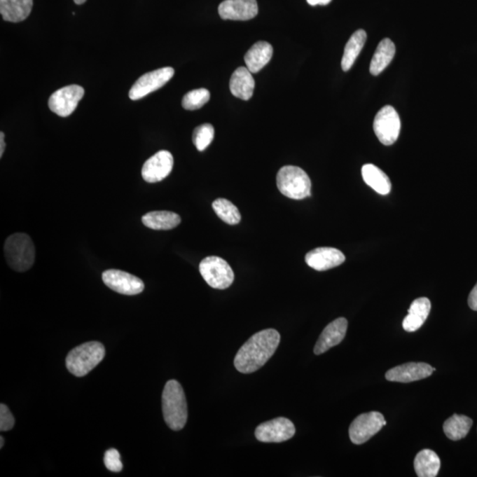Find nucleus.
Instances as JSON below:
<instances>
[{
	"mask_svg": "<svg viewBox=\"0 0 477 477\" xmlns=\"http://www.w3.org/2000/svg\"><path fill=\"white\" fill-rule=\"evenodd\" d=\"M279 343L280 334L274 329L263 330L253 335L236 354V370L243 374L258 371L272 358Z\"/></svg>",
	"mask_w": 477,
	"mask_h": 477,
	"instance_id": "1",
	"label": "nucleus"
},
{
	"mask_svg": "<svg viewBox=\"0 0 477 477\" xmlns=\"http://www.w3.org/2000/svg\"><path fill=\"white\" fill-rule=\"evenodd\" d=\"M165 422L172 431H181L188 421V404L184 388L176 380L168 381L162 394Z\"/></svg>",
	"mask_w": 477,
	"mask_h": 477,
	"instance_id": "2",
	"label": "nucleus"
},
{
	"mask_svg": "<svg viewBox=\"0 0 477 477\" xmlns=\"http://www.w3.org/2000/svg\"><path fill=\"white\" fill-rule=\"evenodd\" d=\"M4 251L6 262L16 272H26L35 262V246L26 233H16L9 236L5 242Z\"/></svg>",
	"mask_w": 477,
	"mask_h": 477,
	"instance_id": "3",
	"label": "nucleus"
},
{
	"mask_svg": "<svg viewBox=\"0 0 477 477\" xmlns=\"http://www.w3.org/2000/svg\"><path fill=\"white\" fill-rule=\"evenodd\" d=\"M104 355L106 350L103 344L97 341L84 343L67 354V370L76 377H84L103 361Z\"/></svg>",
	"mask_w": 477,
	"mask_h": 477,
	"instance_id": "4",
	"label": "nucleus"
},
{
	"mask_svg": "<svg viewBox=\"0 0 477 477\" xmlns=\"http://www.w3.org/2000/svg\"><path fill=\"white\" fill-rule=\"evenodd\" d=\"M277 188L286 198L302 200L311 195V181L302 168L286 165L277 174Z\"/></svg>",
	"mask_w": 477,
	"mask_h": 477,
	"instance_id": "5",
	"label": "nucleus"
},
{
	"mask_svg": "<svg viewBox=\"0 0 477 477\" xmlns=\"http://www.w3.org/2000/svg\"><path fill=\"white\" fill-rule=\"evenodd\" d=\"M199 270L206 283L212 289H228L235 280V273L231 266L219 256H208L202 259Z\"/></svg>",
	"mask_w": 477,
	"mask_h": 477,
	"instance_id": "6",
	"label": "nucleus"
},
{
	"mask_svg": "<svg viewBox=\"0 0 477 477\" xmlns=\"http://www.w3.org/2000/svg\"><path fill=\"white\" fill-rule=\"evenodd\" d=\"M401 123L397 111L391 106H387L375 115L373 130L381 144H394L401 133Z\"/></svg>",
	"mask_w": 477,
	"mask_h": 477,
	"instance_id": "7",
	"label": "nucleus"
},
{
	"mask_svg": "<svg viewBox=\"0 0 477 477\" xmlns=\"http://www.w3.org/2000/svg\"><path fill=\"white\" fill-rule=\"evenodd\" d=\"M387 425L384 415L380 412L365 413L358 415L352 422L350 428L351 441L355 445L364 444L384 426Z\"/></svg>",
	"mask_w": 477,
	"mask_h": 477,
	"instance_id": "8",
	"label": "nucleus"
},
{
	"mask_svg": "<svg viewBox=\"0 0 477 477\" xmlns=\"http://www.w3.org/2000/svg\"><path fill=\"white\" fill-rule=\"evenodd\" d=\"M174 76V69L170 67L144 74L132 86L130 91V99L139 100L148 96V94L165 86Z\"/></svg>",
	"mask_w": 477,
	"mask_h": 477,
	"instance_id": "9",
	"label": "nucleus"
},
{
	"mask_svg": "<svg viewBox=\"0 0 477 477\" xmlns=\"http://www.w3.org/2000/svg\"><path fill=\"white\" fill-rule=\"evenodd\" d=\"M84 96V89L79 85H69L57 90L50 96L48 106L53 113L67 117L76 109Z\"/></svg>",
	"mask_w": 477,
	"mask_h": 477,
	"instance_id": "10",
	"label": "nucleus"
},
{
	"mask_svg": "<svg viewBox=\"0 0 477 477\" xmlns=\"http://www.w3.org/2000/svg\"><path fill=\"white\" fill-rule=\"evenodd\" d=\"M296 434V427L289 419L279 417L263 422L256 429L257 441L263 443H282Z\"/></svg>",
	"mask_w": 477,
	"mask_h": 477,
	"instance_id": "11",
	"label": "nucleus"
},
{
	"mask_svg": "<svg viewBox=\"0 0 477 477\" xmlns=\"http://www.w3.org/2000/svg\"><path fill=\"white\" fill-rule=\"evenodd\" d=\"M102 279L110 289L124 296H137L144 290L143 280L123 270H107Z\"/></svg>",
	"mask_w": 477,
	"mask_h": 477,
	"instance_id": "12",
	"label": "nucleus"
},
{
	"mask_svg": "<svg viewBox=\"0 0 477 477\" xmlns=\"http://www.w3.org/2000/svg\"><path fill=\"white\" fill-rule=\"evenodd\" d=\"M174 157L167 151L157 152L145 162L141 176L148 184H155L165 180L174 168Z\"/></svg>",
	"mask_w": 477,
	"mask_h": 477,
	"instance_id": "13",
	"label": "nucleus"
},
{
	"mask_svg": "<svg viewBox=\"0 0 477 477\" xmlns=\"http://www.w3.org/2000/svg\"><path fill=\"white\" fill-rule=\"evenodd\" d=\"M219 16L231 21H249L258 13L256 0H225L219 6Z\"/></svg>",
	"mask_w": 477,
	"mask_h": 477,
	"instance_id": "14",
	"label": "nucleus"
},
{
	"mask_svg": "<svg viewBox=\"0 0 477 477\" xmlns=\"http://www.w3.org/2000/svg\"><path fill=\"white\" fill-rule=\"evenodd\" d=\"M435 371L434 368L427 364L408 363L391 368L385 374V378L391 382L410 383L431 377Z\"/></svg>",
	"mask_w": 477,
	"mask_h": 477,
	"instance_id": "15",
	"label": "nucleus"
},
{
	"mask_svg": "<svg viewBox=\"0 0 477 477\" xmlns=\"http://www.w3.org/2000/svg\"><path fill=\"white\" fill-rule=\"evenodd\" d=\"M345 260L346 257L340 250L329 247L311 250L305 256L307 265L318 272L335 268L343 265Z\"/></svg>",
	"mask_w": 477,
	"mask_h": 477,
	"instance_id": "16",
	"label": "nucleus"
},
{
	"mask_svg": "<svg viewBox=\"0 0 477 477\" xmlns=\"http://www.w3.org/2000/svg\"><path fill=\"white\" fill-rule=\"evenodd\" d=\"M347 324V320L344 317L337 318L333 322L328 324L314 346V353L317 355L322 354L331 347L339 345L346 336Z\"/></svg>",
	"mask_w": 477,
	"mask_h": 477,
	"instance_id": "17",
	"label": "nucleus"
},
{
	"mask_svg": "<svg viewBox=\"0 0 477 477\" xmlns=\"http://www.w3.org/2000/svg\"><path fill=\"white\" fill-rule=\"evenodd\" d=\"M431 310V300L426 297L418 298L412 303L408 314L404 318L402 326L406 331L413 333L424 326Z\"/></svg>",
	"mask_w": 477,
	"mask_h": 477,
	"instance_id": "18",
	"label": "nucleus"
},
{
	"mask_svg": "<svg viewBox=\"0 0 477 477\" xmlns=\"http://www.w3.org/2000/svg\"><path fill=\"white\" fill-rule=\"evenodd\" d=\"M229 86L233 96L247 101L253 96L255 80L247 67H240L232 74Z\"/></svg>",
	"mask_w": 477,
	"mask_h": 477,
	"instance_id": "19",
	"label": "nucleus"
},
{
	"mask_svg": "<svg viewBox=\"0 0 477 477\" xmlns=\"http://www.w3.org/2000/svg\"><path fill=\"white\" fill-rule=\"evenodd\" d=\"M273 48L268 42L259 41L245 54L246 67L252 74L258 73L272 60Z\"/></svg>",
	"mask_w": 477,
	"mask_h": 477,
	"instance_id": "20",
	"label": "nucleus"
},
{
	"mask_svg": "<svg viewBox=\"0 0 477 477\" xmlns=\"http://www.w3.org/2000/svg\"><path fill=\"white\" fill-rule=\"evenodd\" d=\"M33 0H0V13L6 22H21L28 18Z\"/></svg>",
	"mask_w": 477,
	"mask_h": 477,
	"instance_id": "21",
	"label": "nucleus"
},
{
	"mask_svg": "<svg viewBox=\"0 0 477 477\" xmlns=\"http://www.w3.org/2000/svg\"><path fill=\"white\" fill-rule=\"evenodd\" d=\"M361 175L368 186L378 194L387 195L391 192L392 184L390 179L381 169L374 165H364L361 168Z\"/></svg>",
	"mask_w": 477,
	"mask_h": 477,
	"instance_id": "22",
	"label": "nucleus"
},
{
	"mask_svg": "<svg viewBox=\"0 0 477 477\" xmlns=\"http://www.w3.org/2000/svg\"><path fill=\"white\" fill-rule=\"evenodd\" d=\"M415 470L419 477H435L441 469V459L435 452L424 449L415 459Z\"/></svg>",
	"mask_w": 477,
	"mask_h": 477,
	"instance_id": "23",
	"label": "nucleus"
},
{
	"mask_svg": "<svg viewBox=\"0 0 477 477\" xmlns=\"http://www.w3.org/2000/svg\"><path fill=\"white\" fill-rule=\"evenodd\" d=\"M144 225L153 230H171L181 224V219L177 213L159 211L147 213L141 219Z\"/></svg>",
	"mask_w": 477,
	"mask_h": 477,
	"instance_id": "24",
	"label": "nucleus"
},
{
	"mask_svg": "<svg viewBox=\"0 0 477 477\" xmlns=\"http://www.w3.org/2000/svg\"><path fill=\"white\" fill-rule=\"evenodd\" d=\"M396 48L391 39H385L378 45L371 62L370 72L378 76L390 65L395 56Z\"/></svg>",
	"mask_w": 477,
	"mask_h": 477,
	"instance_id": "25",
	"label": "nucleus"
},
{
	"mask_svg": "<svg viewBox=\"0 0 477 477\" xmlns=\"http://www.w3.org/2000/svg\"><path fill=\"white\" fill-rule=\"evenodd\" d=\"M367 40V34L364 29L357 30L348 40V42L345 47L343 60H341V67L343 71L350 70L353 67L355 60L363 50L365 43Z\"/></svg>",
	"mask_w": 477,
	"mask_h": 477,
	"instance_id": "26",
	"label": "nucleus"
},
{
	"mask_svg": "<svg viewBox=\"0 0 477 477\" xmlns=\"http://www.w3.org/2000/svg\"><path fill=\"white\" fill-rule=\"evenodd\" d=\"M472 425L473 421L468 416L455 414L445 422L443 429L448 438L458 441L468 435Z\"/></svg>",
	"mask_w": 477,
	"mask_h": 477,
	"instance_id": "27",
	"label": "nucleus"
},
{
	"mask_svg": "<svg viewBox=\"0 0 477 477\" xmlns=\"http://www.w3.org/2000/svg\"><path fill=\"white\" fill-rule=\"evenodd\" d=\"M212 208L219 218L226 224L235 226L241 222L242 216L238 208L228 199H216L212 202Z\"/></svg>",
	"mask_w": 477,
	"mask_h": 477,
	"instance_id": "28",
	"label": "nucleus"
},
{
	"mask_svg": "<svg viewBox=\"0 0 477 477\" xmlns=\"http://www.w3.org/2000/svg\"><path fill=\"white\" fill-rule=\"evenodd\" d=\"M211 98V93L208 90L198 89L191 91L185 95L182 99V106L186 110H198L205 106Z\"/></svg>",
	"mask_w": 477,
	"mask_h": 477,
	"instance_id": "29",
	"label": "nucleus"
},
{
	"mask_svg": "<svg viewBox=\"0 0 477 477\" xmlns=\"http://www.w3.org/2000/svg\"><path fill=\"white\" fill-rule=\"evenodd\" d=\"M214 127L211 124H202L195 128L193 134V143L199 151H204L214 138Z\"/></svg>",
	"mask_w": 477,
	"mask_h": 477,
	"instance_id": "30",
	"label": "nucleus"
},
{
	"mask_svg": "<svg viewBox=\"0 0 477 477\" xmlns=\"http://www.w3.org/2000/svg\"><path fill=\"white\" fill-rule=\"evenodd\" d=\"M104 465L111 472L118 473L123 469V462L120 461V452L116 449H110L106 452L104 458Z\"/></svg>",
	"mask_w": 477,
	"mask_h": 477,
	"instance_id": "31",
	"label": "nucleus"
},
{
	"mask_svg": "<svg viewBox=\"0 0 477 477\" xmlns=\"http://www.w3.org/2000/svg\"><path fill=\"white\" fill-rule=\"evenodd\" d=\"M15 417L5 404L0 405V431H8L15 426Z\"/></svg>",
	"mask_w": 477,
	"mask_h": 477,
	"instance_id": "32",
	"label": "nucleus"
},
{
	"mask_svg": "<svg viewBox=\"0 0 477 477\" xmlns=\"http://www.w3.org/2000/svg\"><path fill=\"white\" fill-rule=\"evenodd\" d=\"M468 303L470 309L477 311V283L469 293Z\"/></svg>",
	"mask_w": 477,
	"mask_h": 477,
	"instance_id": "33",
	"label": "nucleus"
},
{
	"mask_svg": "<svg viewBox=\"0 0 477 477\" xmlns=\"http://www.w3.org/2000/svg\"><path fill=\"white\" fill-rule=\"evenodd\" d=\"M331 0H307L310 6H314L317 5L326 6L329 4Z\"/></svg>",
	"mask_w": 477,
	"mask_h": 477,
	"instance_id": "34",
	"label": "nucleus"
},
{
	"mask_svg": "<svg viewBox=\"0 0 477 477\" xmlns=\"http://www.w3.org/2000/svg\"><path fill=\"white\" fill-rule=\"evenodd\" d=\"M5 148V134L1 132L0 133V158H2L3 154H4Z\"/></svg>",
	"mask_w": 477,
	"mask_h": 477,
	"instance_id": "35",
	"label": "nucleus"
},
{
	"mask_svg": "<svg viewBox=\"0 0 477 477\" xmlns=\"http://www.w3.org/2000/svg\"><path fill=\"white\" fill-rule=\"evenodd\" d=\"M76 5H83L87 1V0H74Z\"/></svg>",
	"mask_w": 477,
	"mask_h": 477,
	"instance_id": "36",
	"label": "nucleus"
},
{
	"mask_svg": "<svg viewBox=\"0 0 477 477\" xmlns=\"http://www.w3.org/2000/svg\"><path fill=\"white\" fill-rule=\"evenodd\" d=\"M0 442H1V443H0V448H3V446H4V443H5L4 438H3V436H1V438H0Z\"/></svg>",
	"mask_w": 477,
	"mask_h": 477,
	"instance_id": "37",
	"label": "nucleus"
}]
</instances>
